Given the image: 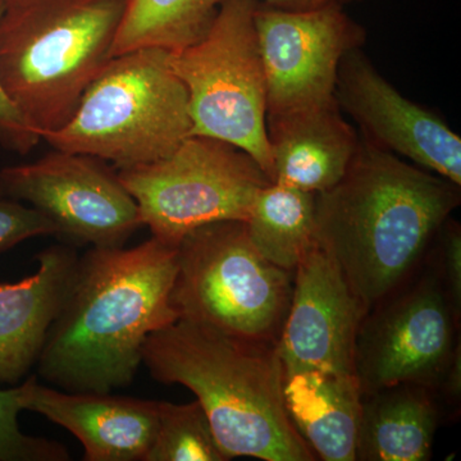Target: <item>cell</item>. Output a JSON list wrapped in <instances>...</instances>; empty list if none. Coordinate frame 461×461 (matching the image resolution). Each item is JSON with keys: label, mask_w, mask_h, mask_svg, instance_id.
I'll return each mask as SVG.
<instances>
[{"label": "cell", "mask_w": 461, "mask_h": 461, "mask_svg": "<svg viewBox=\"0 0 461 461\" xmlns=\"http://www.w3.org/2000/svg\"><path fill=\"white\" fill-rule=\"evenodd\" d=\"M0 196L26 203L72 248H122L142 226L131 194L96 158L71 151L0 169Z\"/></svg>", "instance_id": "obj_10"}, {"label": "cell", "mask_w": 461, "mask_h": 461, "mask_svg": "<svg viewBox=\"0 0 461 461\" xmlns=\"http://www.w3.org/2000/svg\"><path fill=\"white\" fill-rule=\"evenodd\" d=\"M290 420L324 461H357L362 387L357 373L323 368L285 369Z\"/></svg>", "instance_id": "obj_17"}, {"label": "cell", "mask_w": 461, "mask_h": 461, "mask_svg": "<svg viewBox=\"0 0 461 461\" xmlns=\"http://www.w3.org/2000/svg\"><path fill=\"white\" fill-rule=\"evenodd\" d=\"M226 0H127L112 58L157 48L175 53L199 41Z\"/></svg>", "instance_id": "obj_20"}, {"label": "cell", "mask_w": 461, "mask_h": 461, "mask_svg": "<svg viewBox=\"0 0 461 461\" xmlns=\"http://www.w3.org/2000/svg\"><path fill=\"white\" fill-rule=\"evenodd\" d=\"M78 258L76 248L51 245L36 256L32 276L0 284V386H17L38 364Z\"/></svg>", "instance_id": "obj_15"}, {"label": "cell", "mask_w": 461, "mask_h": 461, "mask_svg": "<svg viewBox=\"0 0 461 461\" xmlns=\"http://www.w3.org/2000/svg\"><path fill=\"white\" fill-rule=\"evenodd\" d=\"M191 135L189 96L169 51L148 48L112 58L68 122L41 140L126 169L168 157Z\"/></svg>", "instance_id": "obj_5"}, {"label": "cell", "mask_w": 461, "mask_h": 461, "mask_svg": "<svg viewBox=\"0 0 461 461\" xmlns=\"http://www.w3.org/2000/svg\"><path fill=\"white\" fill-rule=\"evenodd\" d=\"M5 0H0V16L5 12ZM41 140L25 115L12 100L0 81V147L25 156Z\"/></svg>", "instance_id": "obj_25"}, {"label": "cell", "mask_w": 461, "mask_h": 461, "mask_svg": "<svg viewBox=\"0 0 461 461\" xmlns=\"http://www.w3.org/2000/svg\"><path fill=\"white\" fill-rule=\"evenodd\" d=\"M366 313L338 264L315 244L294 271L293 299L278 341L284 369L355 373V344Z\"/></svg>", "instance_id": "obj_13"}, {"label": "cell", "mask_w": 461, "mask_h": 461, "mask_svg": "<svg viewBox=\"0 0 461 461\" xmlns=\"http://www.w3.org/2000/svg\"><path fill=\"white\" fill-rule=\"evenodd\" d=\"M429 256L447 291L455 312L461 317V229L460 224L446 221L437 233Z\"/></svg>", "instance_id": "obj_24"}, {"label": "cell", "mask_w": 461, "mask_h": 461, "mask_svg": "<svg viewBox=\"0 0 461 461\" xmlns=\"http://www.w3.org/2000/svg\"><path fill=\"white\" fill-rule=\"evenodd\" d=\"M444 412L436 391L399 384L363 393L357 461H427Z\"/></svg>", "instance_id": "obj_18"}, {"label": "cell", "mask_w": 461, "mask_h": 461, "mask_svg": "<svg viewBox=\"0 0 461 461\" xmlns=\"http://www.w3.org/2000/svg\"><path fill=\"white\" fill-rule=\"evenodd\" d=\"M38 2V0H5V5H26V3Z\"/></svg>", "instance_id": "obj_27"}, {"label": "cell", "mask_w": 461, "mask_h": 461, "mask_svg": "<svg viewBox=\"0 0 461 461\" xmlns=\"http://www.w3.org/2000/svg\"><path fill=\"white\" fill-rule=\"evenodd\" d=\"M273 182L318 194L339 184L353 162L360 136L339 103L267 117Z\"/></svg>", "instance_id": "obj_16"}, {"label": "cell", "mask_w": 461, "mask_h": 461, "mask_svg": "<svg viewBox=\"0 0 461 461\" xmlns=\"http://www.w3.org/2000/svg\"><path fill=\"white\" fill-rule=\"evenodd\" d=\"M127 0L5 5L0 81L39 135L57 131L112 59Z\"/></svg>", "instance_id": "obj_4"}, {"label": "cell", "mask_w": 461, "mask_h": 461, "mask_svg": "<svg viewBox=\"0 0 461 461\" xmlns=\"http://www.w3.org/2000/svg\"><path fill=\"white\" fill-rule=\"evenodd\" d=\"M260 256L294 272L315 241V194L271 182L245 221Z\"/></svg>", "instance_id": "obj_19"}, {"label": "cell", "mask_w": 461, "mask_h": 461, "mask_svg": "<svg viewBox=\"0 0 461 461\" xmlns=\"http://www.w3.org/2000/svg\"><path fill=\"white\" fill-rule=\"evenodd\" d=\"M260 5H267L281 11L309 12L327 7H345L351 3L363 2V0H258Z\"/></svg>", "instance_id": "obj_26"}, {"label": "cell", "mask_w": 461, "mask_h": 461, "mask_svg": "<svg viewBox=\"0 0 461 461\" xmlns=\"http://www.w3.org/2000/svg\"><path fill=\"white\" fill-rule=\"evenodd\" d=\"M460 321L427 251L418 268L360 321L354 364L362 393L399 384L436 391L461 350Z\"/></svg>", "instance_id": "obj_9"}, {"label": "cell", "mask_w": 461, "mask_h": 461, "mask_svg": "<svg viewBox=\"0 0 461 461\" xmlns=\"http://www.w3.org/2000/svg\"><path fill=\"white\" fill-rule=\"evenodd\" d=\"M293 290L294 272L260 256L245 221L205 224L177 245L172 303L178 320L278 344Z\"/></svg>", "instance_id": "obj_6"}, {"label": "cell", "mask_w": 461, "mask_h": 461, "mask_svg": "<svg viewBox=\"0 0 461 461\" xmlns=\"http://www.w3.org/2000/svg\"><path fill=\"white\" fill-rule=\"evenodd\" d=\"M23 411L21 384L0 388V461L69 460L66 446L21 430L18 414Z\"/></svg>", "instance_id": "obj_22"}, {"label": "cell", "mask_w": 461, "mask_h": 461, "mask_svg": "<svg viewBox=\"0 0 461 461\" xmlns=\"http://www.w3.org/2000/svg\"><path fill=\"white\" fill-rule=\"evenodd\" d=\"M151 238L177 247L191 230L222 221H247L271 178L241 149L191 135L168 157L118 169Z\"/></svg>", "instance_id": "obj_8"}, {"label": "cell", "mask_w": 461, "mask_h": 461, "mask_svg": "<svg viewBox=\"0 0 461 461\" xmlns=\"http://www.w3.org/2000/svg\"><path fill=\"white\" fill-rule=\"evenodd\" d=\"M142 364L160 384L189 388L230 460H318L285 405L278 344L178 320L149 336Z\"/></svg>", "instance_id": "obj_3"}, {"label": "cell", "mask_w": 461, "mask_h": 461, "mask_svg": "<svg viewBox=\"0 0 461 461\" xmlns=\"http://www.w3.org/2000/svg\"><path fill=\"white\" fill-rule=\"evenodd\" d=\"M257 5L258 0L223 2L205 35L169 53V65L186 87L193 135L241 149L273 181Z\"/></svg>", "instance_id": "obj_7"}, {"label": "cell", "mask_w": 461, "mask_h": 461, "mask_svg": "<svg viewBox=\"0 0 461 461\" xmlns=\"http://www.w3.org/2000/svg\"><path fill=\"white\" fill-rule=\"evenodd\" d=\"M23 409L38 412L71 432L86 461H145L158 429L159 402L111 393H68L39 384H21Z\"/></svg>", "instance_id": "obj_14"}, {"label": "cell", "mask_w": 461, "mask_h": 461, "mask_svg": "<svg viewBox=\"0 0 461 461\" xmlns=\"http://www.w3.org/2000/svg\"><path fill=\"white\" fill-rule=\"evenodd\" d=\"M177 247L91 248L77 268L39 357L47 384L68 393L130 386L151 333L178 321L172 303Z\"/></svg>", "instance_id": "obj_1"}, {"label": "cell", "mask_w": 461, "mask_h": 461, "mask_svg": "<svg viewBox=\"0 0 461 461\" xmlns=\"http://www.w3.org/2000/svg\"><path fill=\"white\" fill-rule=\"evenodd\" d=\"M460 202L459 185L360 136L344 177L315 194V241L369 311L418 268Z\"/></svg>", "instance_id": "obj_2"}, {"label": "cell", "mask_w": 461, "mask_h": 461, "mask_svg": "<svg viewBox=\"0 0 461 461\" xmlns=\"http://www.w3.org/2000/svg\"><path fill=\"white\" fill-rule=\"evenodd\" d=\"M36 236H56V227L32 206L0 196V254Z\"/></svg>", "instance_id": "obj_23"}, {"label": "cell", "mask_w": 461, "mask_h": 461, "mask_svg": "<svg viewBox=\"0 0 461 461\" xmlns=\"http://www.w3.org/2000/svg\"><path fill=\"white\" fill-rule=\"evenodd\" d=\"M198 400L159 402V420L145 461H229Z\"/></svg>", "instance_id": "obj_21"}, {"label": "cell", "mask_w": 461, "mask_h": 461, "mask_svg": "<svg viewBox=\"0 0 461 461\" xmlns=\"http://www.w3.org/2000/svg\"><path fill=\"white\" fill-rule=\"evenodd\" d=\"M256 26L267 80V117L338 102L339 67L366 32L344 11H281L258 2Z\"/></svg>", "instance_id": "obj_11"}, {"label": "cell", "mask_w": 461, "mask_h": 461, "mask_svg": "<svg viewBox=\"0 0 461 461\" xmlns=\"http://www.w3.org/2000/svg\"><path fill=\"white\" fill-rule=\"evenodd\" d=\"M336 99L366 140L461 186L460 136L444 118L397 91L362 48L342 58Z\"/></svg>", "instance_id": "obj_12"}]
</instances>
